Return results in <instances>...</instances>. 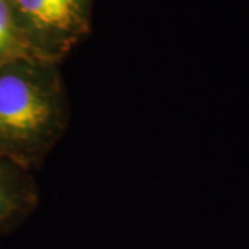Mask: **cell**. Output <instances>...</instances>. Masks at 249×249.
<instances>
[{
  "instance_id": "1",
  "label": "cell",
  "mask_w": 249,
  "mask_h": 249,
  "mask_svg": "<svg viewBox=\"0 0 249 249\" xmlns=\"http://www.w3.org/2000/svg\"><path fill=\"white\" fill-rule=\"evenodd\" d=\"M60 65L25 58L0 67V158L29 172L45 163L70 124Z\"/></svg>"
},
{
  "instance_id": "2",
  "label": "cell",
  "mask_w": 249,
  "mask_h": 249,
  "mask_svg": "<svg viewBox=\"0 0 249 249\" xmlns=\"http://www.w3.org/2000/svg\"><path fill=\"white\" fill-rule=\"evenodd\" d=\"M32 52L61 64L91 34L96 0H11Z\"/></svg>"
},
{
  "instance_id": "3",
  "label": "cell",
  "mask_w": 249,
  "mask_h": 249,
  "mask_svg": "<svg viewBox=\"0 0 249 249\" xmlns=\"http://www.w3.org/2000/svg\"><path fill=\"white\" fill-rule=\"evenodd\" d=\"M39 204V187L32 172L0 158V235L17 229Z\"/></svg>"
},
{
  "instance_id": "4",
  "label": "cell",
  "mask_w": 249,
  "mask_h": 249,
  "mask_svg": "<svg viewBox=\"0 0 249 249\" xmlns=\"http://www.w3.org/2000/svg\"><path fill=\"white\" fill-rule=\"evenodd\" d=\"M25 58L37 57L19 25L13 1L0 0V67Z\"/></svg>"
}]
</instances>
